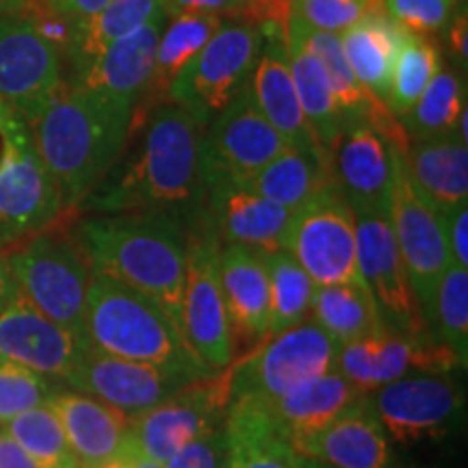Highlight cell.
<instances>
[{"label": "cell", "mask_w": 468, "mask_h": 468, "mask_svg": "<svg viewBox=\"0 0 468 468\" xmlns=\"http://www.w3.org/2000/svg\"><path fill=\"white\" fill-rule=\"evenodd\" d=\"M431 335L458 356L468 360V269L449 265L436 286L430 317Z\"/></svg>", "instance_id": "ab89813d"}, {"label": "cell", "mask_w": 468, "mask_h": 468, "mask_svg": "<svg viewBox=\"0 0 468 468\" xmlns=\"http://www.w3.org/2000/svg\"><path fill=\"white\" fill-rule=\"evenodd\" d=\"M69 224H63V228L57 224L35 234L5 251V256L16 278L17 292L44 317L85 336L91 269L69 234Z\"/></svg>", "instance_id": "5b68a950"}, {"label": "cell", "mask_w": 468, "mask_h": 468, "mask_svg": "<svg viewBox=\"0 0 468 468\" xmlns=\"http://www.w3.org/2000/svg\"><path fill=\"white\" fill-rule=\"evenodd\" d=\"M37 468H80L69 447L61 420L46 406L33 408L3 427Z\"/></svg>", "instance_id": "f35d334b"}, {"label": "cell", "mask_w": 468, "mask_h": 468, "mask_svg": "<svg viewBox=\"0 0 468 468\" xmlns=\"http://www.w3.org/2000/svg\"><path fill=\"white\" fill-rule=\"evenodd\" d=\"M401 154L414 191L438 218L468 204V145L458 134L410 142Z\"/></svg>", "instance_id": "4316f807"}, {"label": "cell", "mask_w": 468, "mask_h": 468, "mask_svg": "<svg viewBox=\"0 0 468 468\" xmlns=\"http://www.w3.org/2000/svg\"><path fill=\"white\" fill-rule=\"evenodd\" d=\"M131 156L122 154L76 213H167L191 224L207 200L202 128L172 102L145 117Z\"/></svg>", "instance_id": "6da1fadb"}, {"label": "cell", "mask_w": 468, "mask_h": 468, "mask_svg": "<svg viewBox=\"0 0 468 468\" xmlns=\"http://www.w3.org/2000/svg\"><path fill=\"white\" fill-rule=\"evenodd\" d=\"M35 148L31 126L16 128L0 159V251H9L58 221L76 219Z\"/></svg>", "instance_id": "9c48e42d"}, {"label": "cell", "mask_w": 468, "mask_h": 468, "mask_svg": "<svg viewBox=\"0 0 468 468\" xmlns=\"http://www.w3.org/2000/svg\"><path fill=\"white\" fill-rule=\"evenodd\" d=\"M186 234V265L183 291V330L186 345L196 358L218 373L230 367L232 336L228 324L224 292L219 282L221 241L208 224L207 215H197Z\"/></svg>", "instance_id": "ba28073f"}, {"label": "cell", "mask_w": 468, "mask_h": 468, "mask_svg": "<svg viewBox=\"0 0 468 468\" xmlns=\"http://www.w3.org/2000/svg\"><path fill=\"white\" fill-rule=\"evenodd\" d=\"M57 14L69 17L74 22H87L101 11L109 0H39Z\"/></svg>", "instance_id": "7dc6e473"}, {"label": "cell", "mask_w": 468, "mask_h": 468, "mask_svg": "<svg viewBox=\"0 0 468 468\" xmlns=\"http://www.w3.org/2000/svg\"><path fill=\"white\" fill-rule=\"evenodd\" d=\"M250 0H161L167 17L174 16H221L239 14Z\"/></svg>", "instance_id": "bcb514c9"}, {"label": "cell", "mask_w": 468, "mask_h": 468, "mask_svg": "<svg viewBox=\"0 0 468 468\" xmlns=\"http://www.w3.org/2000/svg\"><path fill=\"white\" fill-rule=\"evenodd\" d=\"M365 390L351 384L338 371H330L325 376L313 378L303 382L289 393L278 397L276 401L262 403L267 408L269 417L273 419L284 436L300 438L319 431L330 420H335L343 410L354 406Z\"/></svg>", "instance_id": "83f0119b"}, {"label": "cell", "mask_w": 468, "mask_h": 468, "mask_svg": "<svg viewBox=\"0 0 468 468\" xmlns=\"http://www.w3.org/2000/svg\"><path fill=\"white\" fill-rule=\"evenodd\" d=\"M230 367L221 368L134 417L128 431V452L163 466L193 438L224 423L230 406Z\"/></svg>", "instance_id": "8fae6325"}, {"label": "cell", "mask_w": 468, "mask_h": 468, "mask_svg": "<svg viewBox=\"0 0 468 468\" xmlns=\"http://www.w3.org/2000/svg\"><path fill=\"white\" fill-rule=\"evenodd\" d=\"M458 0H382L384 14L412 35H431L447 27Z\"/></svg>", "instance_id": "7bdbcfd3"}, {"label": "cell", "mask_w": 468, "mask_h": 468, "mask_svg": "<svg viewBox=\"0 0 468 468\" xmlns=\"http://www.w3.org/2000/svg\"><path fill=\"white\" fill-rule=\"evenodd\" d=\"M261 254L269 276L267 338H271L308 319L314 284L289 251L273 250Z\"/></svg>", "instance_id": "d590c367"}, {"label": "cell", "mask_w": 468, "mask_h": 468, "mask_svg": "<svg viewBox=\"0 0 468 468\" xmlns=\"http://www.w3.org/2000/svg\"><path fill=\"white\" fill-rule=\"evenodd\" d=\"M159 9L161 0H109L96 16L79 25L76 42L68 55L74 72L79 74L104 48L144 27Z\"/></svg>", "instance_id": "e575fe53"}, {"label": "cell", "mask_w": 468, "mask_h": 468, "mask_svg": "<svg viewBox=\"0 0 468 468\" xmlns=\"http://www.w3.org/2000/svg\"><path fill=\"white\" fill-rule=\"evenodd\" d=\"M226 25V17L221 16H174L167 17L165 28H163L159 48H156L154 68L142 96V109L133 113V124L139 122L145 109L161 107L167 102V90L174 79L183 72L186 63L200 52L208 39Z\"/></svg>", "instance_id": "4dcf8cb0"}, {"label": "cell", "mask_w": 468, "mask_h": 468, "mask_svg": "<svg viewBox=\"0 0 468 468\" xmlns=\"http://www.w3.org/2000/svg\"><path fill=\"white\" fill-rule=\"evenodd\" d=\"M165 22V11L159 9L144 27L104 48L76 74L72 85L134 107L148 87Z\"/></svg>", "instance_id": "d4e9b609"}, {"label": "cell", "mask_w": 468, "mask_h": 468, "mask_svg": "<svg viewBox=\"0 0 468 468\" xmlns=\"http://www.w3.org/2000/svg\"><path fill=\"white\" fill-rule=\"evenodd\" d=\"M286 28L261 31L262 44L248 83L251 101L269 124L282 134L286 144L292 148L325 154L310 131L295 83H292L289 50H286Z\"/></svg>", "instance_id": "7402d4cb"}, {"label": "cell", "mask_w": 468, "mask_h": 468, "mask_svg": "<svg viewBox=\"0 0 468 468\" xmlns=\"http://www.w3.org/2000/svg\"><path fill=\"white\" fill-rule=\"evenodd\" d=\"M228 468H292L297 453L261 401H230L226 412Z\"/></svg>", "instance_id": "f1b7e54d"}, {"label": "cell", "mask_w": 468, "mask_h": 468, "mask_svg": "<svg viewBox=\"0 0 468 468\" xmlns=\"http://www.w3.org/2000/svg\"><path fill=\"white\" fill-rule=\"evenodd\" d=\"M204 215L221 245L256 251L282 250L291 210L239 183H215L207 189Z\"/></svg>", "instance_id": "cb8c5ba5"}, {"label": "cell", "mask_w": 468, "mask_h": 468, "mask_svg": "<svg viewBox=\"0 0 468 468\" xmlns=\"http://www.w3.org/2000/svg\"><path fill=\"white\" fill-rule=\"evenodd\" d=\"M102 468H163L161 464H156V462H152L148 458H142V455L133 453V452H126L120 455V458L111 460L109 464H104Z\"/></svg>", "instance_id": "f5cc1de1"}, {"label": "cell", "mask_w": 468, "mask_h": 468, "mask_svg": "<svg viewBox=\"0 0 468 468\" xmlns=\"http://www.w3.org/2000/svg\"><path fill=\"white\" fill-rule=\"evenodd\" d=\"M251 191L295 213L335 183L330 159L317 152L286 148L248 183Z\"/></svg>", "instance_id": "d6a6232c"}, {"label": "cell", "mask_w": 468, "mask_h": 468, "mask_svg": "<svg viewBox=\"0 0 468 468\" xmlns=\"http://www.w3.org/2000/svg\"><path fill=\"white\" fill-rule=\"evenodd\" d=\"M286 50H289L291 76L292 83H295L297 96H300L302 111L306 115V122L314 139H317L327 154L349 120L336 101L335 90H332L324 66L303 46L300 35L295 33V28L291 25L286 28Z\"/></svg>", "instance_id": "1f68e13d"}, {"label": "cell", "mask_w": 468, "mask_h": 468, "mask_svg": "<svg viewBox=\"0 0 468 468\" xmlns=\"http://www.w3.org/2000/svg\"><path fill=\"white\" fill-rule=\"evenodd\" d=\"M378 11H384L382 0H291V17L314 31L336 35Z\"/></svg>", "instance_id": "b9f144b4"}, {"label": "cell", "mask_w": 468, "mask_h": 468, "mask_svg": "<svg viewBox=\"0 0 468 468\" xmlns=\"http://www.w3.org/2000/svg\"><path fill=\"white\" fill-rule=\"evenodd\" d=\"M282 250L300 262L314 286L365 282L356 250V215L336 185L291 215Z\"/></svg>", "instance_id": "30bf717a"}, {"label": "cell", "mask_w": 468, "mask_h": 468, "mask_svg": "<svg viewBox=\"0 0 468 468\" xmlns=\"http://www.w3.org/2000/svg\"><path fill=\"white\" fill-rule=\"evenodd\" d=\"M204 131L202 165L207 186L215 183H248L262 167L291 148L282 134L256 109L250 87H245L230 107L215 117Z\"/></svg>", "instance_id": "4fadbf2b"}, {"label": "cell", "mask_w": 468, "mask_h": 468, "mask_svg": "<svg viewBox=\"0 0 468 468\" xmlns=\"http://www.w3.org/2000/svg\"><path fill=\"white\" fill-rule=\"evenodd\" d=\"M90 349L85 336L44 317L20 292L0 313V360L66 382Z\"/></svg>", "instance_id": "d6986e66"}, {"label": "cell", "mask_w": 468, "mask_h": 468, "mask_svg": "<svg viewBox=\"0 0 468 468\" xmlns=\"http://www.w3.org/2000/svg\"><path fill=\"white\" fill-rule=\"evenodd\" d=\"M22 122H27L25 117H20L14 109L7 107V104L0 101V159H3L5 152H7L11 137H14L16 128L20 126Z\"/></svg>", "instance_id": "f907efd6"}, {"label": "cell", "mask_w": 468, "mask_h": 468, "mask_svg": "<svg viewBox=\"0 0 468 468\" xmlns=\"http://www.w3.org/2000/svg\"><path fill=\"white\" fill-rule=\"evenodd\" d=\"M163 468H228L226 420L186 442Z\"/></svg>", "instance_id": "ee69618b"}, {"label": "cell", "mask_w": 468, "mask_h": 468, "mask_svg": "<svg viewBox=\"0 0 468 468\" xmlns=\"http://www.w3.org/2000/svg\"><path fill=\"white\" fill-rule=\"evenodd\" d=\"M219 282L230 324L232 356L239 360L259 347L269 330V276L261 251L221 245Z\"/></svg>", "instance_id": "603a6c76"}, {"label": "cell", "mask_w": 468, "mask_h": 468, "mask_svg": "<svg viewBox=\"0 0 468 468\" xmlns=\"http://www.w3.org/2000/svg\"><path fill=\"white\" fill-rule=\"evenodd\" d=\"M80 468H102L128 449L131 417L101 399L68 388L66 384L48 399Z\"/></svg>", "instance_id": "484cf974"}, {"label": "cell", "mask_w": 468, "mask_h": 468, "mask_svg": "<svg viewBox=\"0 0 468 468\" xmlns=\"http://www.w3.org/2000/svg\"><path fill=\"white\" fill-rule=\"evenodd\" d=\"M63 382L35 373L16 362L0 360V427L28 410L46 406Z\"/></svg>", "instance_id": "60d3db41"}, {"label": "cell", "mask_w": 468, "mask_h": 468, "mask_svg": "<svg viewBox=\"0 0 468 468\" xmlns=\"http://www.w3.org/2000/svg\"><path fill=\"white\" fill-rule=\"evenodd\" d=\"M406 31L384 11L371 14L341 33V44L358 83L386 102L395 58Z\"/></svg>", "instance_id": "f546056e"}, {"label": "cell", "mask_w": 468, "mask_h": 468, "mask_svg": "<svg viewBox=\"0 0 468 468\" xmlns=\"http://www.w3.org/2000/svg\"><path fill=\"white\" fill-rule=\"evenodd\" d=\"M336 351L335 338L303 319L232 362L230 401H276L295 386L335 371Z\"/></svg>", "instance_id": "8992f818"}, {"label": "cell", "mask_w": 468, "mask_h": 468, "mask_svg": "<svg viewBox=\"0 0 468 468\" xmlns=\"http://www.w3.org/2000/svg\"><path fill=\"white\" fill-rule=\"evenodd\" d=\"M292 452L330 468H397L393 444L368 393L319 431L291 438Z\"/></svg>", "instance_id": "44dd1931"}, {"label": "cell", "mask_w": 468, "mask_h": 468, "mask_svg": "<svg viewBox=\"0 0 468 468\" xmlns=\"http://www.w3.org/2000/svg\"><path fill=\"white\" fill-rule=\"evenodd\" d=\"M261 44L256 27L224 25L176 76L167 102L189 113L204 131L248 87Z\"/></svg>", "instance_id": "52a82bcc"}, {"label": "cell", "mask_w": 468, "mask_h": 468, "mask_svg": "<svg viewBox=\"0 0 468 468\" xmlns=\"http://www.w3.org/2000/svg\"><path fill=\"white\" fill-rule=\"evenodd\" d=\"M308 319L338 345L390 330L367 282L314 286Z\"/></svg>", "instance_id": "836d02e7"}, {"label": "cell", "mask_w": 468, "mask_h": 468, "mask_svg": "<svg viewBox=\"0 0 468 468\" xmlns=\"http://www.w3.org/2000/svg\"><path fill=\"white\" fill-rule=\"evenodd\" d=\"M61 83V52L28 17L0 14V101L31 124Z\"/></svg>", "instance_id": "2e32d148"}, {"label": "cell", "mask_w": 468, "mask_h": 468, "mask_svg": "<svg viewBox=\"0 0 468 468\" xmlns=\"http://www.w3.org/2000/svg\"><path fill=\"white\" fill-rule=\"evenodd\" d=\"M468 17H466V9H462V14L453 17L452 31H449V42H452V50L453 55L458 57V61L462 63V69H466V61H468Z\"/></svg>", "instance_id": "681fc988"}, {"label": "cell", "mask_w": 468, "mask_h": 468, "mask_svg": "<svg viewBox=\"0 0 468 468\" xmlns=\"http://www.w3.org/2000/svg\"><path fill=\"white\" fill-rule=\"evenodd\" d=\"M69 234L91 273L120 280L150 297L185 336L186 234L178 219L167 213L90 215L74 219Z\"/></svg>", "instance_id": "7a4b0ae2"}, {"label": "cell", "mask_w": 468, "mask_h": 468, "mask_svg": "<svg viewBox=\"0 0 468 468\" xmlns=\"http://www.w3.org/2000/svg\"><path fill=\"white\" fill-rule=\"evenodd\" d=\"M455 368L466 367L436 336L410 338L393 330L338 345L335 362V371L365 393L412 373L447 376Z\"/></svg>", "instance_id": "e0dca14e"}, {"label": "cell", "mask_w": 468, "mask_h": 468, "mask_svg": "<svg viewBox=\"0 0 468 468\" xmlns=\"http://www.w3.org/2000/svg\"><path fill=\"white\" fill-rule=\"evenodd\" d=\"M354 215L360 276L371 291L386 325L397 335L410 338L434 336L410 286L390 224V213L360 210Z\"/></svg>", "instance_id": "5bb4252c"}, {"label": "cell", "mask_w": 468, "mask_h": 468, "mask_svg": "<svg viewBox=\"0 0 468 468\" xmlns=\"http://www.w3.org/2000/svg\"><path fill=\"white\" fill-rule=\"evenodd\" d=\"M191 382L196 378L172 368L115 358L91 347L63 384L134 419Z\"/></svg>", "instance_id": "ac0fdd59"}, {"label": "cell", "mask_w": 468, "mask_h": 468, "mask_svg": "<svg viewBox=\"0 0 468 468\" xmlns=\"http://www.w3.org/2000/svg\"><path fill=\"white\" fill-rule=\"evenodd\" d=\"M0 468H37L3 427H0Z\"/></svg>", "instance_id": "c3c4849f"}, {"label": "cell", "mask_w": 468, "mask_h": 468, "mask_svg": "<svg viewBox=\"0 0 468 468\" xmlns=\"http://www.w3.org/2000/svg\"><path fill=\"white\" fill-rule=\"evenodd\" d=\"M390 441L414 444L441 441L464 417V388L449 376H412L379 386L368 393Z\"/></svg>", "instance_id": "7c38bea8"}, {"label": "cell", "mask_w": 468, "mask_h": 468, "mask_svg": "<svg viewBox=\"0 0 468 468\" xmlns=\"http://www.w3.org/2000/svg\"><path fill=\"white\" fill-rule=\"evenodd\" d=\"M390 224L406 267L410 286L427 321L436 286L452 265L447 239L438 215L410 183L401 150L393 148V193H390Z\"/></svg>", "instance_id": "9a60e30c"}, {"label": "cell", "mask_w": 468, "mask_h": 468, "mask_svg": "<svg viewBox=\"0 0 468 468\" xmlns=\"http://www.w3.org/2000/svg\"><path fill=\"white\" fill-rule=\"evenodd\" d=\"M16 7V0H0V14H11Z\"/></svg>", "instance_id": "11a10c76"}, {"label": "cell", "mask_w": 468, "mask_h": 468, "mask_svg": "<svg viewBox=\"0 0 468 468\" xmlns=\"http://www.w3.org/2000/svg\"><path fill=\"white\" fill-rule=\"evenodd\" d=\"M466 109V87L458 79V74L441 69L427 90L420 93L419 102L412 111L401 117L403 131L408 133L410 142L420 139L444 137L455 134L462 111Z\"/></svg>", "instance_id": "8d00e7d4"}, {"label": "cell", "mask_w": 468, "mask_h": 468, "mask_svg": "<svg viewBox=\"0 0 468 468\" xmlns=\"http://www.w3.org/2000/svg\"><path fill=\"white\" fill-rule=\"evenodd\" d=\"M133 113L131 104L61 83L42 113L28 124L39 159L61 189L69 213L79 210L80 202L124 154Z\"/></svg>", "instance_id": "3957f363"}, {"label": "cell", "mask_w": 468, "mask_h": 468, "mask_svg": "<svg viewBox=\"0 0 468 468\" xmlns=\"http://www.w3.org/2000/svg\"><path fill=\"white\" fill-rule=\"evenodd\" d=\"M441 72V52L430 35H403L397 52L386 104L397 117H403L419 102L431 79Z\"/></svg>", "instance_id": "74e56055"}, {"label": "cell", "mask_w": 468, "mask_h": 468, "mask_svg": "<svg viewBox=\"0 0 468 468\" xmlns=\"http://www.w3.org/2000/svg\"><path fill=\"white\" fill-rule=\"evenodd\" d=\"M85 336L93 349L115 358L150 362L196 379L213 376L150 297L101 273H91L87 291Z\"/></svg>", "instance_id": "277c9868"}, {"label": "cell", "mask_w": 468, "mask_h": 468, "mask_svg": "<svg viewBox=\"0 0 468 468\" xmlns=\"http://www.w3.org/2000/svg\"><path fill=\"white\" fill-rule=\"evenodd\" d=\"M292 468H330V466H324L319 464V462H313L308 458H302V455H297L295 462H292Z\"/></svg>", "instance_id": "db71d44e"}, {"label": "cell", "mask_w": 468, "mask_h": 468, "mask_svg": "<svg viewBox=\"0 0 468 468\" xmlns=\"http://www.w3.org/2000/svg\"><path fill=\"white\" fill-rule=\"evenodd\" d=\"M17 297V284L14 273H11L7 256L0 251V313L9 306Z\"/></svg>", "instance_id": "816d5d0a"}, {"label": "cell", "mask_w": 468, "mask_h": 468, "mask_svg": "<svg viewBox=\"0 0 468 468\" xmlns=\"http://www.w3.org/2000/svg\"><path fill=\"white\" fill-rule=\"evenodd\" d=\"M332 176L354 213H390L393 145L367 120H349L327 152Z\"/></svg>", "instance_id": "ffe728a7"}, {"label": "cell", "mask_w": 468, "mask_h": 468, "mask_svg": "<svg viewBox=\"0 0 468 468\" xmlns=\"http://www.w3.org/2000/svg\"><path fill=\"white\" fill-rule=\"evenodd\" d=\"M438 219H441L444 239H447L452 265L468 269V204L455 207Z\"/></svg>", "instance_id": "f6af8a7d"}]
</instances>
